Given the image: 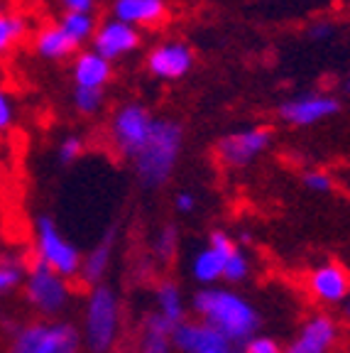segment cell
<instances>
[{
	"label": "cell",
	"mask_w": 350,
	"mask_h": 353,
	"mask_svg": "<svg viewBox=\"0 0 350 353\" xmlns=\"http://www.w3.org/2000/svg\"><path fill=\"white\" fill-rule=\"evenodd\" d=\"M174 209L179 211V214H192V211L196 209V194L179 192L174 196Z\"/></svg>",
	"instance_id": "cell-33"
},
{
	"label": "cell",
	"mask_w": 350,
	"mask_h": 353,
	"mask_svg": "<svg viewBox=\"0 0 350 353\" xmlns=\"http://www.w3.org/2000/svg\"><path fill=\"white\" fill-rule=\"evenodd\" d=\"M121 334V297L108 282L91 287L83 307L81 341L88 353H110Z\"/></svg>",
	"instance_id": "cell-3"
},
{
	"label": "cell",
	"mask_w": 350,
	"mask_h": 353,
	"mask_svg": "<svg viewBox=\"0 0 350 353\" xmlns=\"http://www.w3.org/2000/svg\"><path fill=\"white\" fill-rule=\"evenodd\" d=\"M81 331L72 321L37 319L12 331L8 353H72L79 351Z\"/></svg>",
	"instance_id": "cell-4"
},
{
	"label": "cell",
	"mask_w": 350,
	"mask_h": 353,
	"mask_svg": "<svg viewBox=\"0 0 350 353\" xmlns=\"http://www.w3.org/2000/svg\"><path fill=\"white\" fill-rule=\"evenodd\" d=\"M72 103L74 108L81 113V116H99L101 110H103L105 103V94L101 88H83V86H74V94H72Z\"/></svg>",
	"instance_id": "cell-25"
},
{
	"label": "cell",
	"mask_w": 350,
	"mask_h": 353,
	"mask_svg": "<svg viewBox=\"0 0 350 353\" xmlns=\"http://www.w3.org/2000/svg\"><path fill=\"white\" fill-rule=\"evenodd\" d=\"M194 50L186 42H162L147 54V72L159 81H179L194 69Z\"/></svg>",
	"instance_id": "cell-13"
},
{
	"label": "cell",
	"mask_w": 350,
	"mask_h": 353,
	"mask_svg": "<svg viewBox=\"0 0 350 353\" xmlns=\"http://www.w3.org/2000/svg\"><path fill=\"white\" fill-rule=\"evenodd\" d=\"M30 265L20 255H0V297L12 294L17 287L25 285Z\"/></svg>",
	"instance_id": "cell-22"
},
{
	"label": "cell",
	"mask_w": 350,
	"mask_h": 353,
	"mask_svg": "<svg viewBox=\"0 0 350 353\" xmlns=\"http://www.w3.org/2000/svg\"><path fill=\"white\" fill-rule=\"evenodd\" d=\"M154 113L140 101H130V103H123L121 108L115 110L113 118H110V143L118 150L121 157L132 160L140 150L147 143L150 132L154 125Z\"/></svg>",
	"instance_id": "cell-7"
},
{
	"label": "cell",
	"mask_w": 350,
	"mask_h": 353,
	"mask_svg": "<svg viewBox=\"0 0 350 353\" xmlns=\"http://www.w3.org/2000/svg\"><path fill=\"white\" fill-rule=\"evenodd\" d=\"M34 260L44 263L50 270L72 282L81 275L83 255L72 241H66L52 216H39L34 221Z\"/></svg>",
	"instance_id": "cell-5"
},
{
	"label": "cell",
	"mask_w": 350,
	"mask_h": 353,
	"mask_svg": "<svg viewBox=\"0 0 350 353\" xmlns=\"http://www.w3.org/2000/svg\"><path fill=\"white\" fill-rule=\"evenodd\" d=\"M307 290L321 304H329V307L343 304L350 297V272L336 260L321 263L309 272Z\"/></svg>",
	"instance_id": "cell-12"
},
{
	"label": "cell",
	"mask_w": 350,
	"mask_h": 353,
	"mask_svg": "<svg viewBox=\"0 0 350 353\" xmlns=\"http://www.w3.org/2000/svg\"><path fill=\"white\" fill-rule=\"evenodd\" d=\"M333 32H336L333 22H329V20H318L309 28V37L316 39V42H323V39L333 37Z\"/></svg>",
	"instance_id": "cell-32"
},
{
	"label": "cell",
	"mask_w": 350,
	"mask_h": 353,
	"mask_svg": "<svg viewBox=\"0 0 350 353\" xmlns=\"http://www.w3.org/2000/svg\"><path fill=\"white\" fill-rule=\"evenodd\" d=\"M83 140L79 138V135H66V138L59 140V145H56V160H59V165H74V162L79 160L83 154Z\"/></svg>",
	"instance_id": "cell-28"
},
{
	"label": "cell",
	"mask_w": 350,
	"mask_h": 353,
	"mask_svg": "<svg viewBox=\"0 0 350 353\" xmlns=\"http://www.w3.org/2000/svg\"><path fill=\"white\" fill-rule=\"evenodd\" d=\"M240 351L243 353H282V346H279L277 339L258 334V336L247 339V341L240 346Z\"/></svg>",
	"instance_id": "cell-31"
},
{
	"label": "cell",
	"mask_w": 350,
	"mask_h": 353,
	"mask_svg": "<svg viewBox=\"0 0 350 353\" xmlns=\"http://www.w3.org/2000/svg\"><path fill=\"white\" fill-rule=\"evenodd\" d=\"M172 348L179 353H236L238 346L206 321L186 319L172 331Z\"/></svg>",
	"instance_id": "cell-10"
},
{
	"label": "cell",
	"mask_w": 350,
	"mask_h": 353,
	"mask_svg": "<svg viewBox=\"0 0 350 353\" xmlns=\"http://www.w3.org/2000/svg\"><path fill=\"white\" fill-rule=\"evenodd\" d=\"M59 28L81 47V44L93 39V34L99 30V22L91 12H64L59 20Z\"/></svg>",
	"instance_id": "cell-23"
},
{
	"label": "cell",
	"mask_w": 350,
	"mask_h": 353,
	"mask_svg": "<svg viewBox=\"0 0 350 353\" xmlns=\"http://www.w3.org/2000/svg\"><path fill=\"white\" fill-rule=\"evenodd\" d=\"M343 312H345V316H348V319H350V297L343 302Z\"/></svg>",
	"instance_id": "cell-36"
},
{
	"label": "cell",
	"mask_w": 350,
	"mask_h": 353,
	"mask_svg": "<svg viewBox=\"0 0 350 353\" xmlns=\"http://www.w3.org/2000/svg\"><path fill=\"white\" fill-rule=\"evenodd\" d=\"M113 253H115V226H110L108 231L103 233V238L91 248V253L83 255L81 275H79L83 285L96 287V285H101V282H105Z\"/></svg>",
	"instance_id": "cell-16"
},
{
	"label": "cell",
	"mask_w": 350,
	"mask_h": 353,
	"mask_svg": "<svg viewBox=\"0 0 350 353\" xmlns=\"http://www.w3.org/2000/svg\"><path fill=\"white\" fill-rule=\"evenodd\" d=\"M343 91L350 96V74H348V77H345V81H343Z\"/></svg>",
	"instance_id": "cell-35"
},
{
	"label": "cell",
	"mask_w": 350,
	"mask_h": 353,
	"mask_svg": "<svg viewBox=\"0 0 350 353\" xmlns=\"http://www.w3.org/2000/svg\"><path fill=\"white\" fill-rule=\"evenodd\" d=\"M25 32H28L25 17L15 12H0V54H8L25 37Z\"/></svg>",
	"instance_id": "cell-24"
},
{
	"label": "cell",
	"mask_w": 350,
	"mask_h": 353,
	"mask_svg": "<svg viewBox=\"0 0 350 353\" xmlns=\"http://www.w3.org/2000/svg\"><path fill=\"white\" fill-rule=\"evenodd\" d=\"M338 341V324L329 314H313L301 324L299 334L282 348V353H329Z\"/></svg>",
	"instance_id": "cell-14"
},
{
	"label": "cell",
	"mask_w": 350,
	"mask_h": 353,
	"mask_svg": "<svg viewBox=\"0 0 350 353\" xmlns=\"http://www.w3.org/2000/svg\"><path fill=\"white\" fill-rule=\"evenodd\" d=\"M181 148H184V125L174 118H154L145 148L130 160L137 182L145 189L165 187L174 174Z\"/></svg>",
	"instance_id": "cell-2"
},
{
	"label": "cell",
	"mask_w": 350,
	"mask_h": 353,
	"mask_svg": "<svg viewBox=\"0 0 350 353\" xmlns=\"http://www.w3.org/2000/svg\"><path fill=\"white\" fill-rule=\"evenodd\" d=\"M72 353H79V351H72Z\"/></svg>",
	"instance_id": "cell-37"
},
{
	"label": "cell",
	"mask_w": 350,
	"mask_h": 353,
	"mask_svg": "<svg viewBox=\"0 0 350 353\" xmlns=\"http://www.w3.org/2000/svg\"><path fill=\"white\" fill-rule=\"evenodd\" d=\"M340 110V101L336 96L318 94V91H307L294 99H287L277 105V116L287 125L309 128L333 118Z\"/></svg>",
	"instance_id": "cell-9"
},
{
	"label": "cell",
	"mask_w": 350,
	"mask_h": 353,
	"mask_svg": "<svg viewBox=\"0 0 350 353\" xmlns=\"http://www.w3.org/2000/svg\"><path fill=\"white\" fill-rule=\"evenodd\" d=\"M22 294L32 312H37L42 319H56L72 302V282L34 260L22 285Z\"/></svg>",
	"instance_id": "cell-6"
},
{
	"label": "cell",
	"mask_w": 350,
	"mask_h": 353,
	"mask_svg": "<svg viewBox=\"0 0 350 353\" xmlns=\"http://www.w3.org/2000/svg\"><path fill=\"white\" fill-rule=\"evenodd\" d=\"M272 145V130L265 125H247L228 132L216 143V154L225 167L240 170L258 160Z\"/></svg>",
	"instance_id": "cell-8"
},
{
	"label": "cell",
	"mask_w": 350,
	"mask_h": 353,
	"mask_svg": "<svg viewBox=\"0 0 350 353\" xmlns=\"http://www.w3.org/2000/svg\"><path fill=\"white\" fill-rule=\"evenodd\" d=\"M192 309L198 319L220 331L236 346H243L247 339L258 336L262 326L258 307L230 287H201L198 292H194Z\"/></svg>",
	"instance_id": "cell-1"
},
{
	"label": "cell",
	"mask_w": 350,
	"mask_h": 353,
	"mask_svg": "<svg viewBox=\"0 0 350 353\" xmlns=\"http://www.w3.org/2000/svg\"><path fill=\"white\" fill-rule=\"evenodd\" d=\"M176 245H179V231H176L174 223H165L157 231V238H154V258L159 263H169L176 253Z\"/></svg>",
	"instance_id": "cell-27"
},
{
	"label": "cell",
	"mask_w": 350,
	"mask_h": 353,
	"mask_svg": "<svg viewBox=\"0 0 350 353\" xmlns=\"http://www.w3.org/2000/svg\"><path fill=\"white\" fill-rule=\"evenodd\" d=\"M225 258H228V255L218 253V250L211 248V245L201 248L192 260V277L203 287H216V282L223 280Z\"/></svg>",
	"instance_id": "cell-21"
},
{
	"label": "cell",
	"mask_w": 350,
	"mask_h": 353,
	"mask_svg": "<svg viewBox=\"0 0 350 353\" xmlns=\"http://www.w3.org/2000/svg\"><path fill=\"white\" fill-rule=\"evenodd\" d=\"M34 54L44 61H64L79 54V44L59 25H47L34 34Z\"/></svg>",
	"instance_id": "cell-18"
},
{
	"label": "cell",
	"mask_w": 350,
	"mask_h": 353,
	"mask_svg": "<svg viewBox=\"0 0 350 353\" xmlns=\"http://www.w3.org/2000/svg\"><path fill=\"white\" fill-rule=\"evenodd\" d=\"M59 3L66 12H91L93 15L99 0H59Z\"/></svg>",
	"instance_id": "cell-34"
},
{
	"label": "cell",
	"mask_w": 350,
	"mask_h": 353,
	"mask_svg": "<svg viewBox=\"0 0 350 353\" xmlns=\"http://www.w3.org/2000/svg\"><path fill=\"white\" fill-rule=\"evenodd\" d=\"M304 187L313 194H329V192H333V176H331L329 172L309 170V172H304Z\"/></svg>",
	"instance_id": "cell-30"
},
{
	"label": "cell",
	"mask_w": 350,
	"mask_h": 353,
	"mask_svg": "<svg viewBox=\"0 0 350 353\" xmlns=\"http://www.w3.org/2000/svg\"><path fill=\"white\" fill-rule=\"evenodd\" d=\"M140 42H143L140 30L127 25V22L110 17V20L99 25V30H96V34H93V39H91V44H93L91 50L113 64L115 59H123V57L132 54V52L140 47Z\"/></svg>",
	"instance_id": "cell-11"
},
{
	"label": "cell",
	"mask_w": 350,
	"mask_h": 353,
	"mask_svg": "<svg viewBox=\"0 0 350 353\" xmlns=\"http://www.w3.org/2000/svg\"><path fill=\"white\" fill-rule=\"evenodd\" d=\"M72 79L74 86L101 88L103 91L113 81V64L101 54H96L93 50H83L72 61Z\"/></svg>",
	"instance_id": "cell-15"
},
{
	"label": "cell",
	"mask_w": 350,
	"mask_h": 353,
	"mask_svg": "<svg viewBox=\"0 0 350 353\" xmlns=\"http://www.w3.org/2000/svg\"><path fill=\"white\" fill-rule=\"evenodd\" d=\"M247 277H250V258H247L245 248L238 245V248L225 258L223 280L228 282V285H240Z\"/></svg>",
	"instance_id": "cell-26"
},
{
	"label": "cell",
	"mask_w": 350,
	"mask_h": 353,
	"mask_svg": "<svg viewBox=\"0 0 350 353\" xmlns=\"http://www.w3.org/2000/svg\"><path fill=\"white\" fill-rule=\"evenodd\" d=\"M172 331L174 326L159 316L157 312L147 316L143 329V336H140V351L137 353H174L172 348Z\"/></svg>",
	"instance_id": "cell-20"
},
{
	"label": "cell",
	"mask_w": 350,
	"mask_h": 353,
	"mask_svg": "<svg viewBox=\"0 0 350 353\" xmlns=\"http://www.w3.org/2000/svg\"><path fill=\"white\" fill-rule=\"evenodd\" d=\"M154 302H157V314L165 316L172 326H179L186 321V302L179 285L174 280H162L154 290Z\"/></svg>",
	"instance_id": "cell-19"
},
{
	"label": "cell",
	"mask_w": 350,
	"mask_h": 353,
	"mask_svg": "<svg viewBox=\"0 0 350 353\" xmlns=\"http://www.w3.org/2000/svg\"><path fill=\"white\" fill-rule=\"evenodd\" d=\"M17 121V105L8 88L0 86V132H8Z\"/></svg>",
	"instance_id": "cell-29"
},
{
	"label": "cell",
	"mask_w": 350,
	"mask_h": 353,
	"mask_svg": "<svg viewBox=\"0 0 350 353\" xmlns=\"http://www.w3.org/2000/svg\"><path fill=\"white\" fill-rule=\"evenodd\" d=\"M110 12L115 20L127 22L132 28L154 25L167 17V0H113Z\"/></svg>",
	"instance_id": "cell-17"
}]
</instances>
